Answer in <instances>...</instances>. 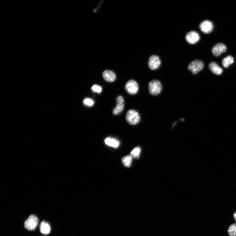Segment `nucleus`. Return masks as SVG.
<instances>
[{"instance_id": "7", "label": "nucleus", "mask_w": 236, "mask_h": 236, "mask_svg": "<svg viewBox=\"0 0 236 236\" xmlns=\"http://www.w3.org/2000/svg\"><path fill=\"white\" fill-rule=\"evenodd\" d=\"M161 62L160 60L157 56L153 55L150 57L149 60L148 65L149 67L152 70H155L159 67L160 66Z\"/></svg>"}, {"instance_id": "13", "label": "nucleus", "mask_w": 236, "mask_h": 236, "mask_svg": "<svg viewBox=\"0 0 236 236\" xmlns=\"http://www.w3.org/2000/svg\"><path fill=\"white\" fill-rule=\"evenodd\" d=\"M209 67L211 71L215 75H221L223 72L222 69L219 67L216 63L214 62L210 63Z\"/></svg>"}, {"instance_id": "12", "label": "nucleus", "mask_w": 236, "mask_h": 236, "mask_svg": "<svg viewBox=\"0 0 236 236\" xmlns=\"http://www.w3.org/2000/svg\"><path fill=\"white\" fill-rule=\"evenodd\" d=\"M105 144L114 148H117L120 145V141L115 138L107 137L104 140Z\"/></svg>"}, {"instance_id": "16", "label": "nucleus", "mask_w": 236, "mask_h": 236, "mask_svg": "<svg viewBox=\"0 0 236 236\" xmlns=\"http://www.w3.org/2000/svg\"><path fill=\"white\" fill-rule=\"evenodd\" d=\"M132 160V157L131 155H128L123 157L122 159V162L126 167L129 168L131 165Z\"/></svg>"}, {"instance_id": "4", "label": "nucleus", "mask_w": 236, "mask_h": 236, "mask_svg": "<svg viewBox=\"0 0 236 236\" xmlns=\"http://www.w3.org/2000/svg\"><path fill=\"white\" fill-rule=\"evenodd\" d=\"M204 67V64L202 61L196 60L190 64L188 68L189 70L192 72L193 74H196L202 70Z\"/></svg>"}, {"instance_id": "21", "label": "nucleus", "mask_w": 236, "mask_h": 236, "mask_svg": "<svg viewBox=\"0 0 236 236\" xmlns=\"http://www.w3.org/2000/svg\"><path fill=\"white\" fill-rule=\"evenodd\" d=\"M234 217L235 221L236 222V211H235L234 214Z\"/></svg>"}, {"instance_id": "5", "label": "nucleus", "mask_w": 236, "mask_h": 236, "mask_svg": "<svg viewBox=\"0 0 236 236\" xmlns=\"http://www.w3.org/2000/svg\"><path fill=\"white\" fill-rule=\"evenodd\" d=\"M39 223L38 218L34 215H31L24 223V227L28 230H34Z\"/></svg>"}, {"instance_id": "8", "label": "nucleus", "mask_w": 236, "mask_h": 236, "mask_svg": "<svg viewBox=\"0 0 236 236\" xmlns=\"http://www.w3.org/2000/svg\"><path fill=\"white\" fill-rule=\"evenodd\" d=\"M199 28L204 33L208 34L213 31L214 26L212 22L209 20H205L201 23Z\"/></svg>"}, {"instance_id": "14", "label": "nucleus", "mask_w": 236, "mask_h": 236, "mask_svg": "<svg viewBox=\"0 0 236 236\" xmlns=\"http://www.w3.org/2000/svg\"><path fill=\"white\" fill-rule=\"evenodd\" d=\"M41 233L45 235L49 234L51 231V227L49 224L46 221H43L41 223L40 226Z\"/></svg>"}, {"instance_id": "6", "label": "nucleus", "mask_w": 236, "mask_h": 236, "mask_svg": "<svg viewBox=\"0 0 236 236\" xmlns=\"http://www.w3.org/2000/svg\"><path fill=\"white\" fill-rule=\"evenodd\" d=\"M116 101V106L113 111V113L115 116L120 115L123 111L124 108V99L123 96H118Z\"/></svg>"}, {"instance_id": "9", "label": "nucleus", "mask_w": 236, "mask_h": 236, "mask_svg": "<svg viewBox=\"0 0 236 236\" xmlns=\"http://www.w3.org/2000/svg\"><path fill=\"white\" fill-rule=\"evenodd\" d=\"M200 39V36L196 31L189 32L186 36V39L187 42L190 44H193L197 43Z\"/></svg>"}, {"instance_id": "3", "label": "nucleus", "mask_w": 236, "mask_h": 236, "mask_svg": "<svg viewBox=\"0 0 236 236\" xmlns=\"http://www.w3.org/2000/svg\"><path fill=\"white\" fill-rule=\"evenodd\" d=\"M125 89L129 94L134 95L136 94L139 91V86L136 81L130 80L126 83Z\"/></svg>"}, {"instance_id": "10", "label": "nucleus", "mask_w": 236, "mask_h": 236, "mask_svg": "<svg viewBox=\"0 0 236 236\" xmlns=\"http://www.w3.org/2000/svg\"><path fill=\"white\" fill-rule=\"evenodd\" d=\"M227 48L225 44L222 43H219L215 45L213 47L212 52L213 55L215 56H220L223 52H226Z\"/></svg>"}, {"instance_id": "1", "label": "nucleus", "mask_w": 236, "mask_h": 236, "mask_svg": "<svg viewBox=\"0 0 236 236\" xmlns=\"http://www.w3.org/2000/svg\"><path fill=\"white\" fill-rule=\"evenodd\" d=\"M126 119L129 124L134 125L140 123V117L137 112L135 110L131 109L129 110L127 112Z\"/></svg>"}, {"instance_id": "11", "label": "nucleus", "mask_w": 236, "mask_h": 236, "mask_svg": "<svg viewBox=\"0 0 236 236\" xmlns=\"http://www.w3.org/2000/svg\"><path fill=\"white\" fill-rule=\"evenodd\" d=\"M103 76L104 79L109 83L113 82L116 78L115 73L110 70L104 71L103 73Z\"/></svg>"}, {"instance_id": "17", "label": "nucleus", "mask_w": 236, "mask_h": 236, "mask_svg": "<svg viewBox=\"0 0 236 236\" xmlns=\"http://www.w3.org/2000/svg\"><path fill=\"white\" fill-rule=\"evenodd\" d=\"M141 152V149L140 147H137L134 148L131 153V156L133 158L135 159L139 158Z\"/></svg>"}, {"instance_id": "2", "label": "nucleus", "mask_w": 236, "mask_h": 236, "mask_svg": "<svg viewBox=\"0 0 236 236\" xmlns=\"http://www.w3.org/2000/svg\"><path fill=\"white\" fill-rule=\"evenodd\" d=\"M148 87L150 94L153 96L160 94L162 89L161 83L160 81L157 80L150 81Z\"/></svg>"}, {"instance_id": "20", "label": "nucleus", "mask_w": 236, "mask_h": 236, "mask_svg": "<svg viewBox=\"0 0 236 236\" xmlns=\"http://www.w3.org/2000/svg\"><path fill=\"white\" fill-rule=\"evenodd\" d=\"M91 90L94 93H100L102 91V88L99 85L97 84L93 85L91 88Z\"/></svg>"}, {"instance_id": "18", "label": "nucleus", "mask_w": 236, "mask_h": 236, "mask_svg": "<svg viewBox=\"0 0 236 236\" xmlns=\"http://www.w3.org/2000/svg\"><path fill=\"white\" fill-rule=\"evenodd\" d=\"M228 231L230 236H236V224H231L229 228Z\"/></svg>"}, {"instance_id": "19", "label": "nucleus", "mask_w": 236, "mask_h": 236, "mask_svg": "<svg viewBox=\"0 0 236 236\" xmlns=\"http://www.w3.org/2000/svg\"><path fill=\"white\" fill-rule=\"evenodd\" d=\"M84 105L86 106L91 107L93 106L95 103V102L92 99L89 98L85 99L83 101Z\"/></svg>"}, {"instance_id": "22", "label": "nucleus", "mask_w": 236, "mask_h": 236, "mask_svg": "<svg viewBox=\"0 0 236 236\" xmlns=\"http://www.w3.org/2000/svg\"><path fill=\"white\" fill-rule=\"evenodd\" d=\"M180 120H181V121H184V119H180Z\"/></svg>"}, {"instance_id": "15", "label": "nucleus", "mask_w": 236, "mask_h": 236, "mask_svg": "<svg viewBox=\"0 0 236 236\" xmlns=\"http://www.w3.org/2000/svg\"><path fill=\"white\" fill-rule=\"evenodd\" d=\"M234 59L232 56H228L223 59L222 64L224 67L227 68L234 62Z\"/></svg>"}]
</instances>
